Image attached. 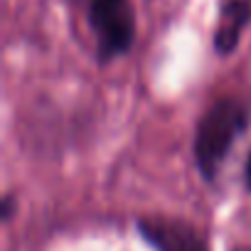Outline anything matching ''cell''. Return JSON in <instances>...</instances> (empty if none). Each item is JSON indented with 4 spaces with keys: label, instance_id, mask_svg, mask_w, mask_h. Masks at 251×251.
I'll return each instance as SVG.
<instances>
[{
    "label": "cell",
    "instance_id": "obj_1",
    "mask_svg": "<svg viewBox=\"0 0 251 251\" xmlns=\"http://www.w3.org/2000/svg\"><path fill=\"white\" fill-rule=\"evenodd\" d=\"M76 18L79 32L96 59H113L133 45L131 0H76Z\"/></svg>",
    "mask_w": 251,
    "mask_h": 251
},
{
    "label": "cell",
    "instance_id": "obj_2",
    "mask_svg": "<svg viewBox=\"0 0 251 251\" xmlns=\"http://www.w3.org/2000/svg\"><path fill=\"white\" fill-rule=\"evenodd\" d=\"M246 108L236 99H222L209 106L197 126L195 160L207 180H217L236 138L246 128Z\"/></svg>",
    "mask_w": 251,
    "mask_h": 251
},
{
    "label": "cell",
    "instance_id": "obj_3",
    "mask_svg": "<svg viewBox=\"0 0 251 251\" xmlns=\"http://www.w3.org/2000/svg\"><path fill=\"white\" fill-rule=\"evenodd\" d=\"M138 229L155 251H209L207 239L182 219L151 217L141 219Z\"/></svg>",
    "mask_w": 251,
    "mask_h": 251
},
{
    "label": "cell",
    "instance_id": "obj_4",
    "mask_svg": "<svg viewBox=\"0 0 251 251\" xmlns=\"http://www.w3.org/2000/svg\"><path fill=\"white\" fill-rule=\"evenodd\" d=\"M249 18H251V5L246 0H226L222 5L219 25H217V32H214V47L222 54H229L239 45V37H241Z\"/></svg>",
    "mask_w": 251,
    "mask_h": 251
},
{
    "label": "cell",
    "instance_id": "obj_5",
    "mask_svg": "<svg viewBox=\"0 0 251 251\" xmlns=\"http://www.w3.org/2000/svg\"><path fill=\"white\" fill-rule=\"evenodd\" d=\"M244 185H246V190L251 192V153H249L246 165H244Z\"/></svg>",
    "mask_w": 251,
    "mask_h": 251
},
{
    "label": "cell",
    "instance_id": "obj_6",
    "mask_svg": "<svg viewBox=\"0 0 251 251\" xmlns=\"http://www.w3.org/2000/svg\"><path fill=\"white\" fill-rule=\"evenodd\" d=\"M234 251H251V241H249V244H241V246H236Z\"/></svg>",
    "mask_w": 251,
    "mask_h": 251
}]
</instances>
